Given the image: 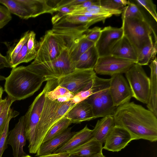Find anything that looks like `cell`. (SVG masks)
Instances as JSON below:
<instances>
[{
    "instance_id": "obj_1",
    "label": "cell",
    "mask_w": 157,
    "mask_h": 157,
    "mask_svg": "<svg viewBox=\"0 0 157 157\" xmlns=\"http://www.w3.org/2000/svg\"><path fill=\"white\" fill-rule=\"evenodd\" d=\"M115 126L127 131L133 140H157V118L151 111L134 102L118 107L113 116Z\"/></svg>"
},
{
    "instance_id": "obj_2",
    "label": "cell",
    "mask_w": 157,
    "mask_h": 157,
    "mask_svg": "<svg viewBox=\"0 0 157 157\" xmlns=\"http://www.w3.org/2000/svg\"><path fill=\"white\" fill-rule=\"evenodd\" d=\"M82 33L78 30L53 27L40 38L36 56L32 63H41L56 58Z\"/></svg>"
},
{
    "instance_id": "obj_3",
    "label": "cell",
    "mask_w": 157,
    "mask_h": 157,
    "mask_svg": "<svg viewBox=\"0 0 157 157\" xmlns=\"http://www.w3.org/2000/svg\"><path fill=\"white\" fill-rule=\"evenodd\" d=\"M4 91L16 101L24 99L38 91L46 79L28 70L26 66L12 68L6 78Z\"/></svg>"
},
{
    "instance_id": "obj_4",
    "label": "cell",
    "mask_w": 157,
    "mask_h": 157,
    "mask_svg": "<svg viewBox=\"0 0 157 157\" xmlns=\"http://www.w3.org/2000/svg\"><path fill=\"white\" fill-rule=\"evenodd\" d=\"M76 104L70 101L61 102L45 96L43 108L36 130L33 154H36L46 135L51 128Z\"/></svg>"
},
{
    "instance_id": "obj_5",
    "label": "cell",
    "mask_w": 157,
    "mask_h": 157,
    "mask_svg": "<svg viewBox=\"0 0 157 157\" xmlns=\"http://www.w3.org/2000/svg\"><path fill=\"white\" fill-rule=\"evenodd\" d=\"M122 19L123 35L132 44L137 55L143 48L153 42L152 33L157 41L156 34L147 20L135 18Z\"/></svg>"
},
{
    "instance_id": "obj_6",
    "label": "cell",
    "mask_w": 157,
    "mask_h": 157,
    "mask_svg": "<svg viewBox=\"0 0 157 157\" xmlns=\"http://www.w3.org/2000/svg\"><path fill=\"white\" fill-rule=\"evenodd\" d=\"M70 47L66 48L59 56L52 60L36 64L31 63L26 67L45 78L46 81L57 79L75 69L69 57Z\"/></svg>"
},
{
    "instance_id": "obj_7",
    "label": "cell",
    "mask_w": 157,
    "mask_h": 157,
    "mask_svg": "<svg viewBox=\"0 0 157 157\" xmlns=\"http://www.w3.org/2000/svg\"><path fill=\"white\" fill-rule=\"evenodd\" d=\"M110 78L96 75L94 79L93 93L85 100L91 106L94 119L113 116L117 107L114 106L109 91Z\"/></svg>"
},
{
    "instance_id": "obj_8",
    "label": "cell",
    "mask_w": 157,
    "mask_h": 157,
    "mask_svg": "<svg viewBox=\"0 0 157 157\" xmlns=\"http://www.w3.org/2000/svg\"><path fill=\"white\" fill-rule=\"evenodd\" d=\"M55 82L54 80L47 81L43 90L35 98L24 115L26 136L29 143L28 148L30 153L33 154L36 128L43 108L45 94L51 90Z\"/></svg>"
},
{
    "instance_id": "obj_9",
    "label": "cell",
    "mask_w": 157,
    "mask_h": 157,
    "mask_svg": "<svg viewBox=\"0 0 157 157\" xmlns=\"http://www.w3.org/2000/svg\"><path fill=\"white\" fill-rule=\"evenodd\" d=\"M125 74L132 97L147 105L149 98L150 79L142 66L135 63Z\"/></svg>"
},
{
    "instance_id": "obj_10",
    "label": "cell",
    "mask_w": 157,
    "mask_h": 157,
    "mask_svg": "<svg viewBox=\"0 0 157 157\" xmlns=\"http://www.w3.org/2000/svg\"><path fill=\"white\" fill-rule=\"evenodd\" d=\"M96 75L93 69H75L57 79V85L66 88L74 95L85 89Z\"/></svg>"
},
{
    "instance_id": "obj_11",
    "label": "cell",
    "mask_w": 157,
    "mask_h": 157,
    "mask_svg": "<svg viewBox=\"0 0 157 157\" xmlns=\"http://www.w3.org/2000/svg\"><path fill=\"white\" fill-rule=\"evenodd\" d=\"M135 62L110 55L99 57L94 70L100 75L111 76L116 74L125 73Z\"/></svg>"
},
{
    "instance_id": "obj_12",
    "label": "cell",
    "mask_w": 157,
    "mask_h": 157,
    "mask_svg": "<svg viewBox=\"0 0 157 157\" xmlns=\"http://www.w3.org/2000/svg\"><path fill=\"white\" fill-rule=\"evenodd\" d=\"M109 93L114 106L117 107L130 102L132 92L127 80L122 74H117L110 78Z\"/></svg>"
},
{
    "instance_id": "obj_13",
    "label": "cell",
    "mask_w": 157,
    "mask_h": 157,
    "mask_svg": "<svg viewBox=\"0 0 157 157\" xmlns=\"http://www.w3.org/2000/svg\"><path fill=\"white\" fill-rule=\"evenodd\" d=\"M123 35L121 27L117 28L109 26L101 29L99 38L95 44L99 57L111 55L113 47Z\"/></svg>"
},
{
    "instance_id": "obj_14",
    "label": "cell",
    "mask_w": 157,
    "mask_h": 157,
    "mask_svg": "<svg viewBox=\"0 0 157 157\" xmlns=\"http://www.w3.org/2000/svg\"><path fill=\"white\" fill-rule=\"evenodd\" d=\"M26 140L23 116L19 119L13 128L9 132L7 144L11 146L13 157H22L26 155L23 149Z\"/></svg>"
},
{
    "instance_id": "obj_15",
    "label": "cell",
    "mask_w": 157,
    "mask_h": 157,
    "mask_svg": "<svg viewBox=\"0 0 157 157\" xmlns=\"http://www.w3.org/2000/svg\"><path fill=\"white\" fill-rule=\"evenodd\" d=\"M132 140L133 138L127 131L115 126L107 137L103 148L112 152H118Z\"/></svg>"
},
{
    "instance_id": "obj_16",
    "label": "cell",
    "mask_w": 157,
    "mask_h": 157,
    "mask_svg": "<svg viewBox=\"0 0 157 157\" xmlns=\"http://www.w3.org/2000/svg\"><path fill=\"white\" fill-rule=\"evenodd\" d=\"M72 123L78 124L94 119L91 105L84 100L76 104L65 116Z\"/></svg>"
},
{
    "instance_id": "obj_17",
    "label": "cell",
    "mask_w": 157,
    "mask_h": 157,
    "mask_svg": "<svg viewBox=\"0 0 157 157\" xmlns=\"http://www.w3.org/2000/svg\"><path fill=\"white\" fill-rule=\"evenodd\" d=\"M72 127L68 128L63 133L42 144L38 149L36 156L53 153L64 145L75 133L71 131Z\"/></svg>"
},
{
    "instance_id": "obj_18",
    "label": "cell",
    "mask_w": 157,
    "mask_h": 157,
    "mask_svg": "<svg viewBox=\"0 0 157 157\" xmlns=\"http://www.w3.org/2000/svg\"><path fill=\"white\" fill-rule=\"evenodd\" d=\"M111 55L133 61L136 63L138 57L137 53L134 47L124 35L113 47Z\"/></svg>"
},
{
    "instance_id": "obj_19",
    "label": "cell",
    "mask_w": 157,
    "mask_h": 157,
    "mask_svg": "<svg viewBox=\"0 0 157 157\" xmlns=\"http://www.w3.org/2000/svg\"><path fill=\"white\" fill-rule=\"evenodd\" d=\"M102 144L94 138L78 147L67 151L70 155L89 157L102 153Z\"/></svg>"
},
{
    "instance_id": "obj_20",
    "label": "cell",
    "mask_w": 157,
    "mask_h": 157,
    "mask_svg": "<svg viewBox=\"0 0 157 157\" xmlns=\"http://www.w3.org/2000/svg\"><path fill=\"white\" fill-rule=\"evenodd\" d=\"M92 130L86 125L82 129L76 132L67 142L53 153L67 152L76 148L92 138Z\"/></svg>"
},
{
    "instance_id": "obj_21",
    "label": "cell",
    "mask_w": 157,
    "mask_h": 157,
    "mask_svg": "<svg viewBox=\"0 0 157 157\" xmlns=\"http://www.w3.org/2000/svg\"><path fill=\"white\" fill-rule=\"evenodd\" d=\"M150 69V88L148 109L157 116V59L156 57L149 65Z\"/></svg>"
},
{
    "instance_id": "obj_22",
    "label": "cell",
    "mask_w": 157,
    "mask_h": 157,
    "mask_svg": "<svg viewBox=\"0 0 157 157\" xmlns=\"http://www.w3.org/2000/svg\"><path fill=\"white\" fill-rule=\"evenodd\" d=\"M113 117L108 116L98 121L94 128L92 130V136L102 144L105 140L115 126Z\"/></svg>"
},
{
    "instance_id": "obj_23",
    "label": "cell",
    "mask_w": 157,
    "mask_h": 157,
    "mask_svg": "<svg viewBox=\"0 0 157 157\" xmlns=\"http://www.w3.org/2000/svg\"><path fill=\"white\" fill-rule=\"evenodd\" d=\"M84 32L75 39L69 48V57L73 64L82 54L95 45L94 42L86 38Z\"/></svg>"
},
{
    "instance_id": "obj_24",
    "label": "cell",
    "mask_w": 157,
    "mask_h": 157,
    "mask_svg": "<svg viewBox=\"0 0 157 157\" xmlns=\"http://www.w3.org/2000/svg\"><path fill=\"white\" fill-rule=\"evenodd\" d=\"M99 57L94 45L82 54L74 64L75 69H94Z\"/></svg>"
},
{
    "instance_id": "obj_25",
    "label": "cell",
    "mask_w": 157,
    "mask_h": 157,
    "mask_svg": "<svg viewBox=\"0 0 157 157\" xmlns=\"http://www.w3.org/2000/svg\"><path fill=\"white\" fill-rule=\"evenodd\" d=\"M157 52V41L143 48L138 54L136 63L141 65H148L155 57Z\"/></svg>"
},
{
    "instance_id": "obj_26",
    "label": "cell",
    "mask_w": 157,
    "mask_h": 157,
    "mask_svg": "<svg viewBox=\"0 0 157 157\" xmlns=\"http://www.w3.org/2000/svg\"><path fill=\"white\" fill-rule=\"evenodd\" d=\"M0 3L6 7L11 13L21 19H27L30 18L28 13L18 0H0Z\"/></svg>"
},
{
    "instance_id": "obj_27",
    "label": "cell",
    "mask_w": 157,
    "mask_h": 157,
    "mask_svg": "<svg viewBox=\"0 0 157 157\" xmlns=\"http://www.w3.org/2000/svg\"><path fill=\"white\" fill-rule=\"evenodd\" d=\"M72 124L71 121L65 117L61 119L49 131L42 143H44L63 133Z\"/></svg>"
},
{
    "instance_id": "obj_28",
    "label": "cell",
    "mask_w": 157,
    "mask_h": 157,
    "mask_svg": "<svg viewBox=\"0 0 157 157\" xmlns=\"http://www.w3.org/2000/svg\"><path fill=\"white\" fill-rule=\"evenodd\" d=\"M29 31L26 32L17 42L9 47L6 57L10 64L27 42L29 38Z\"/></svg>"
},
{
    "instance_id": "obj_29",
    "label": "cell",
    "mask_w": 157,
    "mask_h": 157,
    "mask_svg": "<svg viewBox=\"0 0 157 157\" xmlns=\"http://www.w3.org/2000/svg\"><path fill=\"white\" fill-rule=\"evenodd\" d=\"M84 12L95 14H111L118 15L121 13L122 11L108 9L100 5H93L86 8L73 11L68 15Z\"/></svg>"
},
{
    "instance_id": "obj_30",
    "label": "cell",
    "mask_w": 157,
    "mask_h": 157,
    "mask_svg": "<svg viewBox=\"0 0 157 157\" xmlns=\"http://www.w3.org/2000/svg\"><path fill=\"white\" fill-rule=\"evenodd\" d=\"M122 19L135 18L143 20H147L138 6L130 2L122 10Z\"/></svg>"
},
{
    "instance_id": "obj_31",
    "label": "cell",
    "mask_w": 157,
    "mask_h": 157,
    "mask_svg": "<svg viewBox=\"0 0 157 157\" xmlns=\"http://www.w3.org/2000/svg\"><path fill=\"white\" fill-rule=\"evenodd\" d=\"M6 98L4 107L0 115V137L4 130L10 116L11 112L10 106L13 102L15 101L8 95L6 97Z\"/></svg>"
},
{
    "instance_id": "obj_32",
    "label": "cell",
    "mask_w": 157,
    "mask_h": 157,
    "mask_svg": "<svg viewBox=\"0 0 157 157\" xmlns=\"http://www.w3.org/2000/svg\"><path fill=\"white\" fill-rule=\"evenodd\" d=\"M10 116L6 123L4 130L0 137V157H2L4 151L8 148L7 140L9 134V125L11 119L19 115V113L10 109Z\"/></svg>"
},
{
    "instance_id": "obj_33",
    "label": "cell",
    "mask_w": 157,
    "mask_h": 157,
    "mask_svg": "<svg viewBox=\"0 0 157 157\" xmlns=\"http://www.w3.org/2000/svg\"><path fill=\"white\" fill-rule=\"evenodd\" d=\"M94 79L85 89L74 95L70 101L71 103L76 104L85 100L93 93L94 89Z\"/></svg>"
},
{
    "instance_id": "obj_34",
    "label": "cell",
    "mask_w": 157,
    "mask_h": 157,
    "mask_svg": "<svg viewBox=\"0 0 157 157\" xmlns=\"http://www.w3.org/2000/svg\"><path fill=\"white\" fill-rule=\"evenodd\" d=\"M33 59H34L28 53L26 43L10 64V67L12 68H15L21 63H28Z\"/></svg>"
},
{
    "instance_id": "obj_35",
    "label": "cell",
    "mask_w": 157,
    "mask_h": 157,
    "mask_svg": "<svg viewBox=\"0 0 157 157\" xmlns=\"http://www.w3.org/2000/svg\"><path fill=\"white\" fill-rule=\"evenodd\" d=\"M130 2L126 0H100V5L108 9L121 11Z\"/></svg>"
},
{
    "instance_id": "obj_36",
    "label": "cell",
    "mask_w": 157,
    "mask_h": 157,
    "mask_svg": "<svg viewBox=\"0 0 157 157\" xmlns=\"http://www.w3.org/2000/svg\"><path fill=\"white\" fill-rule=\"evenodd\" d=\"M71 94V93L66 88L57 85L55 88L48 91L45 96L51 100L55 101Z\"/></svg>"
},
{
    "instance_id": "obj_37",
    "label": "cell",
    "mask_w": 157,
    "mask_h": 157,
    "mask_svg": "<svg viewBox=\"0 0 157 157\" xmlns=\"http://www.w3.org/2000/svg\"><path fill=\"white\" fill-rule=\"evenodd\" d=\"M28 53L34 59L38 47V42L36 39V34L33 31H30L29 39L27 42Z\"/></svg>"
},
{
    "instance_id": "obj_38",
    "label": "cell",
    "mask_w": 157,
    "mask_h": 157,
    "mask_svg": "<svg viewBox=\"0 0 157 157\" xmlns=\"http://www.w3.org/2000/svg\"><path fill=\"white\" fill-rule=\"evenodd\" d=\"M137 4L145 8L157 22L156 6L151 0H136Z\"/></svg>"
},
{
    "instance_id": "obj_39",
    "label": "cell",
    "mask_w": 157,
    "mask_h": 157,
    "mask_svg": "<svg viewBox=\"0 0 157 157\" xmlns=\"http://www.w3.org/2000/svg\"><path fill=\"white\" fill-rule=\"evenodd\" d=\"M12 19L11 13L8 9L0 5V29L8 24Z\"/></svg>"
},
{
    "instance_id": "obj_40",
    "label": "cell",
    "mask_w": 157,
    "mask_h": 157,
    "mask_svg": "<svg viewBox=\"0 0 157 157\" xmlns=\"http://www.w3.org/2000/svg\"><path fill=\"white\" fill-rule=\"evenodd\" d=\"M101 28L95 27L91 29H88L84 32L85 36L88 40L94 42L95 44L100 36Z\"/></svg>"
},
{
    "instance_id": "obj_41",
    "label": "cell",
    "mask_w": 157,
    "mask_h": 157,
    "mask_svg": "<svg viewBox=\"0 0 157 157\" xmlns=\"http://www.w3.org/2000/svg\"><path fill=\"white\" fill-rule=\"evenodd\" d=\"M93 5H100V0H86L82 3L71 6L74 11L86 8Z\"/></svg>"
},
{
    "instance_id": "obj_42",
    "label": "cell",
    "mask_w": 157,
    "mask_h": 157,
    "mask_svg": "<svg viewBox=\"0 0 157 157\" xmlns=\"http://www.w3.org/2000/svg\"><path fill=\"white\" fill-rule=\"evenodd\" d=\"M86 1V0H60L56 4L54 8L64 6H75L82 3Z\"/></svg>"
},
{
    "instance_id": "obj_43",
    "label": "cell",
    "mask_w": 157,
    "mask_h": 157,
    "mask_svg": "<svg viewBox=\"0 0 157 157\" xmlns=\"http://www.w3.org/2000/svg\"><path fill=\"white\" fill-rule=\"evenodd\" d=\"M69 154L67 152L57 153H52L38 156L36 157H69Z\"/></svg>"
},
{
    "instance_id": "obj_44",
    "label": "cell",
    "mask_w": 157,
    "mask_h": 157,
    "mask_svg": "<svg viewBox=\"0 0 157 157\" xmlns=\"http://www.w3.org/2000/svg\"><path fill=\"white\" fill-rule=\"evenodd\" d=\"M9 67H10V65L6 58L0 52V69Z\"/></svg>"
},
{
    "instance_id": "obj_45",
    "label": "cell",
    "mask_w": 157,
    "mask_h": 157,
    "mask_svg": "<svg viewBox=\"0 0 157 157\" xmlns=\"http://www.w3.org/2000/svg\"><path fill=\"white\" fill-rule=\"evenodd\" d=\"M6 100V98L2 99L0 102V115L2 112Z\"/></svg>"
},
{
    "instance_id": "obj_46",
    "label": "cell",
    "mask_w": 157,
    "mask_h": 157,
    "mask_svg": "<svg viewBox=\"0 0 157 157\" xmlns=\"http://www.w3.org/2000/svg\"><path fill=\"white\" fill-rule=\"evenodd\" d=\"M4 90L3 88L0 86V102L2 100V96Z\"/></svg>"
},
{
    "instance_id": "obj_47",
    "label": "cell",
    "mask_w": 157,
    "mask_h": 157,
    "mask_svg": "<svg viewBox=\"0 0 157 157\" xmlns=\"http://www.w3.org/2000/svg\"><path fill=\"white\" fill-rule=\"evenodd\" d=\"M69 157H77L72 156L69 155ZM89 157H105V156L103 155V153L97 155L92 156Z\"/></svg>"
},
{
    "instance_id": "obj_48",
    "label": "cell",
    "mask_w": 157,
    "mask_h": 157,
    "mask_svg": "<svg viewBox=\"0 0 157 157\" xmlns=\"http://www.w3.org/2000/svg\"><path fill=\"white\" fill-rule=\"evenodd\" d=\"M5 78L6 77H5L0 75V81L5 80Z\"/></svg>"
},
{
    "instance_id": "obj_49",
    "label": "cell",
    "mask_w": 157,
    "mask_h": 157,
    "mask_svg": "<svg viewBox=\"0 0 157 157\" xmlns=\"http://www.w3.org/2000/svg\"><path fill=\"white\" fill-rule=\"evenodd\" d=\"M22 157H32V156H30L29 155H26L23 156Z\"/></svg>"
}]
</instances>
